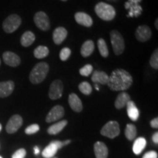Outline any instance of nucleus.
I'll return each instance as SVG.
<instances>
[{
    "label": "nucleus",
    "instance_id": "9",
    "mask_svg": "<svg viewBox=\"0 0 158 158\" xmlns=\"http://www.w3.org/2000/svg\"><path fill=\"white\" fill-rule=\"evenodd\" d=\"M142 0H128L124 4V7L129 10L127 17H138L142 13V7L140 2Z\"/></svg>",
    "mask_w": 158,
    "mask_h": 158
},
{
    "label": "nucleus",
    "instance_id": "44",
    "mask_svg": "<svg viewBox=\"0 0 158 158\" xmlns=\"http://www.w3.org/2000/svg\"><path fill=\"white\" fill-rule=\"evenodd\" d=\"M61 1H63V2H65V1H67V0H61Z\"/></svg>",
    "mask_w": 158,
    "mask_h": 158
},
{
    "label": "nucleus",
    "instance_id": "1",
    "mask_svg": "<svg viewBox=\"0 0 158 158\" xmlns=\"http://www.w3.org/2000/svg\"><path fill=\"white\" fill-rule=\"evenodd\" d=\"M133 77L124 69L114 70L108 79V88L112 91H125L133 84Z\"/></svg>",
    "mask_w": 158,
    "mask_h": 158
},
{
    "label": "nucleus",
    "instance_id": "33",
    "mask_svg": "<svg viewBox=\"0 0 158 158\" xmlns=\"http://www.w3.org/2000/svg\"><path fill=\"white\" fill-rule=\"evenodd\" d=\"M40 130V126L37 124H33L29 125L25 129V133L27 135H32L37 133Z\"/></svg>",
    "mask_w": 158,
    "mask_h": 158
},
{
    "label": "nucleus",
    "instance_id": "40",
    "mask_svg": "<svg viewBox=\"0 0 158 158\" xmlns=\"http://www.w3.org/2000/svg\"><path fill=\"white\" fill-rule=\"evenodd\" d=\"M70 142H71L70 140H67V141H63V143H64V146H66V145H68V144L70 143Z\"/></svg>",
    "mask_w": 158,
    "mask_h": 158
},
{
    "label": "nucleus",
    "instance_id": "26",
    "mask_svg": "<svg viewBox=\"0 0 158 158\" xmlns=\"http://www.w3.org/2000/svg\"><path fill=\"white\" fill-rule=\"evenodd\" d=\"M146 145H147V141H146L145 138L142 137L138 138L133 143V152L135 155H140L142 152V151L145 149Z\"/></svg>",
    "mask_w": 158,
    "mask_h": 158
},
{
    "label": "nucleus",
    "instance_id": "24",
    "mask_svg": "<svg viewBox=\"0 0 158 158\" xmlns=\"http://www.w3.org/2000/svg\"><path fill=\"white\" fill-rule=\"evenodd\" d=\"M67 124H68V121L67 120H62V121L50 126L48 128L47 131H48V133L50 134V135H56V134L60 133L66 127Z\"/></svg>",
    "mask_w": 158,
    "mask_h": 158
},
{
    "label": "nucleus",
    "instance_id": "12",
    "mask_svg": "<svg viewBox=\"0 0 158 158\" xmlns=\"http://www.w3.org/2000/svg\"><path fill=\"white\" fill-rule=\"evenodd\" d=\"M64 115V109L62 106H54L51 108V110L49 111L48 115L46 116L45 118V122L48 123H51V122H56L57 120L61 119Z\"/></svg>",
    "mask_w": 158,
    "mask_h": 158
},
{
    "label": "nucleus",
    "instance_id": "34",
    "mask_svg": "<svg viewBox=\"0 0 158 158\" xmlns=\"http://www.w3.org/2000/svg\"><path fill=\"white\" fill-rule=\"evenodd\" d=\"M71 54V50L68 48H64L59 53V58L62 61L68 60Z\"/></svg>",
    "mask_w": 158,
    "mask_h": 158
},
{
    "label": "nucleus",
    "instance_id": "27",
    "mask_svg": "<svg viewBox=\"0 0 158 158\" xmlns=\"http://www.w3.org/2000/svg\"><path fill=\"white\" fill-rule=\"evenodd\" d=\"M124 135L130 141L135 139L137 135V129L135 126L133 124H127L126 126L125 131H124Z\"/></svg>",
    "mask_w": 158,
    "mask_h": 158
},
{
    "label": "nucleus",
    "instance_id": "10",
    "mask_svg": "<svg viewBox=\"0 0 158 158\" xmlns=\"http://www.w3.org/2000/svg\"><path fill=\"white\" fill-rule=\"evenodd\" d=\"M64 146V145L63 141H54L51 142L42 152L43 157H44L45 158L54 157L56 154L57 151H58V149L62 148Z\"/></svg>",
    "mask_w": 158,
    "mask_h": 158
},
{
    "label": "nucleus",
    "instance_id": "37",
    "mask_svg": "<svg viewBox=\"0 0 158 158\" xmlns=\"http://www.w3.org/2000/svg\"><path fill=\"white\" fill-rule=\"evenodd\" d=\"M150 125L152 128H155V129H157L158 128V118L156 117L153 118L151 122H150Z\"/></svg>",
    "mask_w": 158,
    "mask_h": 158
},
{
    "label": "nucleus",
    "instance_id": "41",
    "mask_svg": "<svg viewBox=\"0 0 158 158\" xmlns=\"http://www.w3.org/2000/svg\"><path fill=\"white\" fill-rule=\"evenodd\" d=\"M155 26L156 29H158V19H156V21H155Z\"/></svg>",
    "mask_w": 158,
    "mask_h": 158
},
{
    "label": "nucleus",
    "instance_id": "11",
    "mask_svg": "<svg viewBox=\"0 0 158 158\" xmlns=\"http://www.w3.org/2000/svg\"><path fill=\"white\" fill-rule=\"evenodd\" d=\"M23 124V118L20 115L15 114L11 116L7 125H6V131L7 133L13 134L17 132Z\"/></svg>",
    "mask_w": 158,
    "mask_h": 158
},
{
    "label": "nucleus",
    "instance_id": "16",
    "mask_svg": "<svg viewBox=\"0 0 158 158\" xmlns=\"http://www.w3.org/2000/svg\"><path fill=\"white\" fill-rule=\"evenodd\" d=\"M75 19L78 24L86 27H90L93 24V21H92V19L90 15L83 13V12L76 13L75 14Z\"/></svg>",
    "mask_w": 158,
    "mask_h": 158
},
{
    "label": "nucleus",
    "instance_id": "45",
    "mask_svg": "<svg viewBox=\"0 0 158 158\" xmlns=\"http://www.w3.org/2000/svg\"><path fill=\"white\" fill-rule=\"evenodd\" d=\"M0 65H1V59H0Z\"/></svg>",
    "mask_w": 158,
    "mask_h": 158
},
{
    "label": "nucleus",
    "instance_id": "42",
    "mask_svg": "<svg viewBox=\"0 0 158 158\" xmlns=\"http://www.w3.org/2000/svg\"><path fill=\"white\" fill-rule=\"evenodd\" d=\"M94 87H95V89L97 90H99V87H98V86L97 84H95V86H94Z\"/></svg>",
    "mask_w": 158,
    "mask_h": 158
},
{
    "label": "nucleus",
    "instance_id": "23",
    "mask_svg": "<svg viewBox=\"0 0 158 158\" xmlns=\"http://www.w3.org/2000/svg\"><path fill=\"white\" fill-rule=\"evenodd\" d=\"M94 50V43L92 40H86L83 43L81 48V54L83 57H88L93 53Z\"/></svg>",
    "mask_w": 158,
    "mask_h": 158
},
{
    "label": "nucleus",
    "instance_id": "5",
    "mask_svg": "<svg viewBox=\"0 0 158 158\" xmlns=\"http://www.w3.org/2000/svg\"><path fill=\"white\" fill-rule=\"evenodd\" d=\"M21 23V17L17 14H12L3 21L2 27L6 33H13L19 29Z\"/></svg>",
    "mask_w": 158,
    "mask_h": 158
},
{
    "label": "nucleus",
    "instance_id": "8",
    "mask_svg": "<svg viewBox=\"0 0 158 158\" xmlns=\"http://www.w3.org/2000/svg\"><path fill=\"white\" fill-rule=\"evenodd\" d=\"M63 83L61 80L56 79L51 83L50 88H49L48 96L50 99L53 100H58L60 98H62L63 93Z\"/></svg>",
    "mask_w": 158,
    "mask_h": 158
},
{
    "label": "nucleus",
    "instance_id": "35",
    "mask_svg": "<svg viewBox=\"0 0 158 158\" xmlns=\"http://www.w3.org/2000/svg\"><path fill=\"white\" fill-rule=\"evenodd\" d=\"M26 155H27V151L24 149H20L13 154L12 158H24Z\"/></svg>",
    "mask_w": 158,
    "mask_h": 158
},
{
    "label": "nucleus",
    "instance_id": "32",
    "mask_svg": "<svg viewBox=\"0 0 158 158\" xmlns=\"http://www.w3.org/2000/svg\"><path fill=\"white\" fill-rule=\"evenodd\" d=\"M92 71H93V67H92V65L88 64L81 68L80 70H79V73H80V74L82 76L87 77L92 73Z\"/></svg>",
    "mask_w": 158,
    "mask_h": 158
},
{
    "label": "nucleus",
    "instance_id": "38",
    "mask_svg": "<svg viewBox=\"0 0 158 158\" xmlns=\"http://www.w3.org/2000/svg\"><path fill=\"white\" fill-rule=\"evenodd\" d=\"M152 141L155 143H156V144L158 143V133H157V132H156V133L153 134Z\"/></svg>",
    "mask_w": 158,
    "mask_h": 158
},
{
    "label": "nucleus",
    "instance_id": "47",
    "mask_svg": "<svg viewBox=\"0 0 158 158\" xmlns=\"http://www.w3.org/2000/svg\"><path fill=\"white\" fill-rule=\"evenodd\" d=\"M53 158H57V157H53Z\"/></svg>",
    "mask_w": 158,
    "mask_h": 158
},
{
    "label": "nucleus",
    "instance_id": "2",
    "mask_svg": "<svg viewBox=\"0 0 158 158\" xmlns=\"http://www.w3.org/2000/svg\"><path fill=\"white\" fill-rule=\"evenodd\" d=\"M49 71L48 63L42 62L35 65L29 74V81L33 84H40L45 80Z\"/></svg>",
    "mask_w": 158,
    "mask_h": 158
},
{
    "label": "nucleus",
    "instance_id": "46",
    "mask_svg": "<svg viewBox=\"0 0 158 158\" xmlns=\"http://www.w3.org/2000/svg\"><path fill=\"white\" fill-rule=\"evenodd\" d=\"M0 158H2V157H1V156H0Z\"/></svg>",
    "mask_w": 158,
    "mask_h": 158
},
{
    "label": "nucleus",
    "instance_id": "31",
    "mask_svg": "<svg viewBox=\"0 0 158 158\" xmlns=\"http://www.w3.org/2000/svg\"><path fill=\"white\" fill-rule=\"evenodd\" d=\"M149 64L151 67L155 70L158 69V49L156 48L153 51L152 54L151 58L149 60Z\"/></svg>",
    "mask_w": 158,
    "mask_h": 158
},
{
    "label": "nucleus",
    "instance_id": "17",
    "mask_svg": "<svg viewBox=\"0 0 158 158\" xmlns=\"http://www.w3.org/2000/svg\"><path fill=\"white\" fill-rule=\"evenodd\" d=\"M68 36V31L64 27H59L53 32V40L56 45L62 44Z\"/></svg>",
    "mask_w": 158,
    "mask_h": 158
},
{
    "label": "nucleus",
    "instance_id": "25",
    "mask_svg": "<svg viewBox=\"0 0 158 158\" xmlns=\"http://www.w3.org/2000/svg\"><path fill=\"white\" fill-rule=\"evenodd\" d=\"M35 35L30 31H27L21 37V44L23 47H29L35 42Z\"/></svg>",
    "mask_w": 158,
    "mask_h": 158
},
{
    "label": "nucleus",
    "instance_id": "30",
    "mask_svg": "<svg viewBox=\"0 0 158 158\" xmlns=\"http://www.w3.org/2000/svg\"><path fill=\"white\" fill-rule=\"evenodd\" d=\"M78 89L80 90V92L82 94H85V95H89L92 92V87L91 86L89 83L84 81L81 82L80 84L78 85Z\"/></svg>",
    "mask_w": 158,
    "mask_h": 158
},
{
    "label": "nucleus",
    "instance_id": "43",
    "mask_svg": "<svg viewBox=\"0 0 158 158\" xmlns=\"http://www.w3.org/2000/svg\"><path fill=\"white\" fill-rule=\"evenodd\" d=\"M2 124H0V132H1V130H2Z\"/></svg>",
    "mask_w": 158,
    "mask_h": 158
},
{
    "label": "nucleus",
    "instance_id": "19",
    "mask_svg": "<svg viewBox=\"0 0 158 158\" xmlns=\"http://www.w3.org/2000/svg\"><path fill=\"white\" fill-rule=\"evenodd\" d=\"M94 152L96 158H107L108 149L104 143L98 141L94 145Z\"/></svg>",
    "mask_w": 158,
    "mask_h": 158
},
{
    "label": "nucleus",
    "instance_id": "21",
    "mask_svg": "<svg viewBox=\"0 0 158 158\" xmlns=\"http://www.w3.org/2000/svg\"><path fill=\"white\" fill-rule=\"evenodd\" d=\"M126 106H127V112L129 118L132 121H137L138 117H139V110L136 107L135 102L130 100L126 105Z\"/></svg>",
    "mask_w": 158,
    "mask_h": 158
},
{
    "label": "nucleus",
    "instance_id": "7",
    "mask_svg": "<svg viewBox=\"0 0 158 158\" xmlns=\"http://www.w3.org/2000/svg\"><path fill=\"white\" fill-rule=\"evenodd\" d=\"M34 21L37 28L42 31H48L50 29V20L47 14L44 12L40 11L35 13Z\"/></svg>",
    "mask_w": 158,
    "mask_h": 158
},
{
    "label": "nucleus",
    "instance_id": "4",
    "mask_svg": "<svg viewBox=\"0 0 158 158\" xmlns=\"http://www.w3.org/2000/svg\"><path fill=\"white\" fill-rule=\"evenodd\" d=\"M110 37L114 54L116 56H119L124 52V48H125L123 37L121 33L117 30H112L110 31Z\"/></svg>",
    "mask_w": 158,
    "mask_h": 158
},
{
    "label": "nucleus",
    "instance_id": "15",
    "mask_svg": "<svg viewBox=\"0 0 158 158\" xmlns=\"http://www.w3.org/2000/svg\"><path fill=\"white\" fill-rule=\"evenodd\" d=\"M15 88L14 82L12 81L0 82V98H7L13 93Z\"/></svg>",
    "mask_w": 158,
    "mask_h": 158
},
{
    "label": "nucleus",
    "instance_id": "3",
    "mask_svg": "<svg viewBox=\"0 0 158 158\" xmlns=\"http://www.w3.org/2000/svg\"><path fill=\"white\" fill-rule=\"evenodd\" d=\"M94 11L97 15L103 21H109L116 16V11L113 6L105 2H99L95 5Z\"/></svg>",
    "mask_w": 158,
    "mask_h": 158
},
{
    "label": "nucleus",
    "instance_id": "28",
    "mask_svg": "<svg viewBox=\"0 0 158 158\" xmlns=\"http://www.w3.org/2000/svg\"><path fill=\"white\" fill-rule=\"evenodd\" d=\"M49 54V49L46 46L39 45L34 51V56L37 59L45 58Z\"/></svg>",
    "mask_w": 158,
    "mask_h": 158
},
{
    "label": "nucleus",
    "instance_id": "22",
    "mask_svg": "<svg viewBox=\"0 0 158 158\" xmlns=\"http://www.w3.org/2000/svg\"><path fill=\"white\" fill-rule=\"evenodd\" d=\"M130 100V96L126 92H121L118 94L115 100V107L117 109H122L125 107L126 105Z\"/></svg>",
    "mask_w": 158,
    "mask_h": 158
},
{
    "label": "nucleus",
    "instance_id": "36",
    "mask_svg": "<svg viewBox=\"0 0 158 158\" xmlns=\"http://www.w3.org/2000/svg\"><path fill=\"white\" fill-rule=\"evenodd\" d=\"M158 155L157 152L149 151L144 154L142 158H157Z\"/></svg>",
    "mask_w": 158,
    "mask_h": 158
},
{
    "label": "nucleus",
    "instance_id": "29",
    "mask_svg": "<svg viewBox=\"0 0 158 158\" xmlns=\"http://www.w3.org/2000/svg\"><path fill=\"white\" fill-rule=\"evenodd\" d=\"M98 46L99 51H100V54L102 57L106 58V57L108 56L109 52H108V48L107 44H106V41H105L104 39L100 38L98 40Z\"/></svg>",
    "mask_w": 158,
    "mask_h": 158
},
{
    "label": "nucleus",
    "instance_id": "18",
    "mask_svg": "<svg viewBox=\"0 0 158 158\" xmlns=\"http://www.w3.org/2000/svg\"><path fill=\"white\" fill-rule=\"evenodd\" d=\"M68 102L70 105L71 109L73 110L74 111L77 113H80L83 110V105L81 99L78 98V96L75 93H71L69 95Z\"/></svg>",
    "mask_w": 158,
    "mask_h": 158
},
{
    "label": "nucleus",
    "instance_id": "13",
    "mask_svg": "<svg viewBox=\"0 0 158 158\" xmlns=\"http://www.w3.org/2000/svg\"><path fill=\"white\" fill-rule=\"evenodd\" d=\"M136 39L140 42H147L152 37L151 29L147 25L139 26L135 33Z\"/></svg>",
    "mask_w": 158,
    "mask_h": 158
},
{
    "label": "nucleus",
    "instance_id": "20",
    "mask_svg": "<svg viewBox=\"0 0 158 158\" xmlns=\"http://www.w3.org/2000/svg\"><path fill=\"white\" fill-rule=\"evenodd\" d=\"M108 79H109V76L106 73L103 72V71H99L95 70L94 71L93 74L92 76V82L99 83L101 84H107L108 82Z\"/></svg>",
    "mask_w": 158,
    "mask_h": 158
},
{
    "label": "nucleus",
    "instance_id": "6",
    "mask_svg": "<svg viewBox=\"0 0 158 158\" xmlns=\"http://www.w3.org/2000/svg\"><path fill=\"white\" fill-rule=\"evenodd\" d=\"M102 135L109 138H114L119 135V124L116 121H110L106 123L100 130Z\"/></svg>",
    "mask_w": 158,
    "mask_h": 158
},
{
    "label": "nucleus",
    "instance_id": "39",
    "mask_svg": "<svg viewBox=\"0 0 158 158\" xmlns=\"http://www.w3.org/2000/svg\"><path fill=\"white\" fill-rule=\"evenodd\" d=\"M34 151H35V155H38L40 152V149L38 148V147H35Z\"/></svg>",
    "mask_w": 158,
    "mask_h": 158
},
{
    "label": "nucleus",
    "instance_id": "14",
    "mask_svg": "<svg viewBox=\"0 0 158 158\" xmlns=\"http://www.w3.org/2000/svg\"><path fill=\"white\" fill-rule=\"evenodd\" d=\"M4 62L10 67H18L21 64V59L15 53L6 51L2 55Z\"/></svg>",
    "mask_w": 158,
    "mask_h": 158
}]
</instances>
